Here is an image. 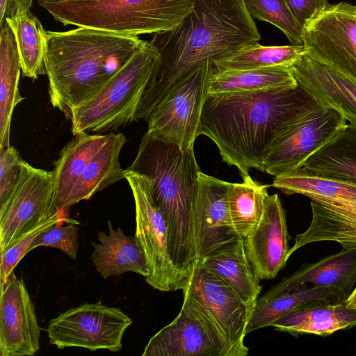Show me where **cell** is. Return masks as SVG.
Instances as JSON below:
<instances>
[{"label": "cell", "mask_w": 356, "mask_h": 356, "mask_svg": "<svg viewBox=\"0 0 356 356\" xmlns=\"http://www.w3.org/2000/svg\"><path fill=\"white\" fill-rule=\"evenodd\" d=\"M260 38L243 0H195L179 24L154 33L149 41L159 57L142 97L138 120L147 121L170 88L207 60L227 58Z\"/></svg>", "instance_id": "6da1fadb"}, {"label": "cell", "mask_w": 356, "mask_h": 356, "mask_svg": "<svg viewBox=\"0 0 356 356\" xmlns=\"http://www.w3.org/2000/svg\"><path fill=\"white\" fill-rule=\"evenodd\" d=\"M321 105L305 88H277L249 92L209 94L197 136L209 138L222 159L242 178L263 161L274 138L290 123Z\"/></svg>", "instance_id": "7a4b0ae2"}, {"label": "cell", "mask_w": 356, "mask_h": 356, "mask_svg": "<svg viewBox=\"0 0 356 356\" xmlns=\"http://www.w3.org/2000/svg\"><path fill=\"white\" fill-rule=\"evenodd\" d=\"M193 147L182 152L146 132L127 168L152 181L154 200L167 227L169 254L185 286L197 263L195 207L201 170Z\"/></svg>", "instance_id": "3957f363"}, {"label": "cell", "mask_w": 356, "mask_h": 356, "mask_svg": "<svg viewBox=\"0 0 356 356\" xmlns=\"http://www.w3.org/2000/svg\"><path fill=\"white\" fill-rule=\"evenodd\" d=\"M138 36L88 27L47 31L44 65L50 102L70 118L142 45Z\"/></svg>", "instance_id": "277c9868"}, {"label": "cell", "mask_w": 356, "mask_h": 356, "mask_svg": "<svg viewBox=\"0 0 356 356\" xmlns=\"http://www.w3.org/2000/svg\"><path fill=\"white\" fill-rule=\"evenodd\" d=\"M195 0H67L38 3L63 26L138 36L172 29Z\"/></svg>", "instance_id": "5b68a950"}, {"label": "cell", "mask_w": 356, "mask_h": 356, "mask_svg": "<svg viewBox=\"0 0 356 356\" xmlns=\"http://www.w3.org/2000/svg\"><path fill=\"white\" fill-rule=\"evenodd\" d=\"M159 54L144 40L131 58L93 95L71 111L72 132L102 134L138 120L143 94Z\"/></svg>", "instance_id": "8992f818"}, {"label": "cell", "mask_w": 356, "mask_h": 356, "mask_svg": "<svg viewBox=\"0 0 356 356\" xmlns=\"http://www.w3.org/2000/svg\"><path fill=\"white\" fill-rule=\"evenodd\" d=\"M213 72L209 60L177 82L149 114L147 133L182 152L194 146Z\"/></svg>", "instance_id": "52a82bcc"}, {"label": "cell", "mask_w": 356, "mask_h": 356, "mask_svg": "<svg viewBox=\"0 0 356 356\" xmlns=\"http://www.w3.org/2000/svg\"><path fill=\"white\" fill-rule=\"evenodd\" d=\"M124 175L135 202L134 236L143 250L149 268L146 282L161 291L183 289L185 284L169 254L167 227L154 202L151 179L128 169L124 170Z\"/></svg>", "instance_id": "ba28073f"}, {"label": "cell", "mask_w": 356, "mask_h": 356, "mask_svg": "<svg viewBox=\"0 0 356 356\" xmlns=\"http://www.w3.org/2000/svg\"><path fill=\"white\" fill-rule=\"evenodd\" d=\"M133 323L120 308L99 300L71 308L50 320L46 330L49 343L58 349L80 347L118 352L126 330Z\"/></svg>", "instance_id": "9c48e42d"}, {"label": "cell", "mask_w": 356, "mask_h": 356, "mask_svg": "<svg viewBox=\"0 0 356 356\" xmlns=\"http://www.w3.org/2000/svg\"><path fill=\"white\" fill-rule=\"evenodd\" d=\"M348 124L335 109L320 105L285 127L272 141L263 161L264 172L275 177L297 170Z\"/></svg>", "instance_id": "30bf717a"}, {"label": "cell", "mask_w": 356, "mask_h": 356, "mask_svg": "<svg viewBox=\"0 0 356 356\" xmlns=\"http://www.w3.org/2000/svg\"><path fill=\"white\" fill-rule=\"evenodd\" d=\"M215 325L225 339L230 356H246V328L252 310L221 278L197 262L182 289Z\"/></svg>", "instance_id": "8fae6325"}, {"label": "cell", "mask_w": 356, "mask_h": 356, "mask_svg": "<svg viewBox=\"0 0 356 356\" xmlns=\"http://www.w3.org/2000/svg\"><path fill=\"white\" fill-rule=\"evenodd\" d=\"M305 52L356 82V6L329 4L303 27Z\"/></svg>", "instance_id": "7c38bea8"}, {"label": "cell", "mask_w": 356, "mask_h": 356, "mask_svg": "<svg viewBox=\"0 0 356 356\" xmlns=\"http://www.w3.org/2000/svg\"><path fill=\"white\" fill-rule=\"evenodd\" d=\"M175 318L148 341L143 356H230L213 323L186 293Z\"/></svg>", "instance_id": "4fadbf2b"}, {"label": "cell", "mask_w": 356, "mask_h": 356, "mask_svg": "<svg viewBox=\"0 0 356 356\" xmlns=\"http://www.w3.org/2000/svg\"><path fill=\"white\" fill-rule=\"evenodd\" d=\"M54 196V172L25 161L13 196L0 209V252L56 214Z\"/></svg>", "instance_id": "5bb4252c"}, {"label": "cell", "mask_w": 356, "mask_h": 356, "mask_svg": "<svg viewBox=\"0 0 356 356\" xmlns=\"http://www.w3.org/2000/svg\"><path fill=\"white\" fill-rule=\"evenodd\" d=\"M40 327L22 279L13 272L1 282L0 355L31 356L40 349Z\"/></svg>", "instance_id": "9a60e30c"}, {"label": "cell", "mask_w": 356, "mask_h": 356, "mask_svg": "<svg viewBox=\"0 0 356 356\" xmlns=\"http://www.w3.org/2000/svg\"><path fill=\"white\" fill-rule=\"evenodd\" d=\"M195 207L197 261L241 238L234 231L228 207L230 182L199 174Z\"/></svg>", "instance_id": "2e32d148"}, {"label": "cell", "mask_w": 356, "mask_h": 356, "mask_svg": "<svg viewBox=\"0 0 356 356\" xmlns=\"http://www.w3.org/2000/svg\"><path fill=\"white\" fill-rule=\"evenodd\" d=\"M289 239L286 213L279 196L268 195L258 224L243 238L248 258L259 280L273 279L285 267Z\"/></svg>", "instance_id": "e0dca14e"}, {"label": "cell", "mask_w": 356, "mask_h": 356, "mask_svg": "<svg viewBox=\"0 0 356 356\" xmlns=\"http://www.w3.org/2000/svg\"><path fill=\"white\" fill-rule=\"evenodd\" d=\"M298 84L322 106L337 110L356 124V82L305 51L291 65Z\"/></svg>", "instance_id": "ac0fdd59"}, {"label": "cell", "mask_w": 356, "mask_h": 356, "mask_svg": "<svg viewBox=\"0 0 356 356\" xmlns=\"http://www.w3.org/2000/svg\"><path fill=\"white\" fill-rule=\"evenodd\" d=\"M307 284L327 288L345 302L356 284V248H343L315 263L303 264L261 297L269 298Z\"/></svg>", "instance_id": "d6986e66"}, {"label": "cell", "mask_w": 356, "mask_h": 356, "mask_svg": "<svg viewBox=\"0 0 356 356\" xmlns=\"http://www.w3.org/2000/svg\"><path fill=\"white\" fill-rule=\"evenodd\" d=\"M312 220L295 238L288 257L299 248L319 241H335L343 248H356V206L311 202Z\"/></svg>", "instance_id": "ffe728a7"}, {"label": "cell", "mask_w": 356, "mask_h": 356, "mask_svg": "<svg viewBox=\"0 0 356 356\" xmlns=\"http://www.w3.org/2000/svg\"><path fill=\"white\" fill-rule=\"evenodd\" d=\"M107 224L108 234L98 231L99 243H92L91 259L97 271L105 279L128 272L146 277L147 259L136 236H126L120 227L115 229L109 220Z\"/></svg>", "instance_id": "44dd1931"}, {"label": "cell", "mask_w": 356, "mask_h": 356, "mask_svg": "<svg viewBox=\"0 0 356 356\" xmlns=\"http://www.w3.org/2000/svg\"><path fill=\"white\" fill-rule=\"evenodd\" d=\"M127 142L121 133L108 134L106 141L73 186L63 208L64 215L68 216L70 209L75 204L89 200L96 193L124 178L119 156Z\"/></svg>", "instance_id": "7402d4cb"}, {"label": "cell", "mask_w": 356, "mask_h": 356, "mask_svg": "<svg viewBox=\"0 0 356 356\" xmlns=\"http://www.w3.org/2000/svg\"><path fill=\"white\" fill-rule=\"evenodd\" d=\"M296 171L356 184V124L348 123Z\"/></svg>", "instance_id": "603a6c76"}, {"label": "cell", "mask_w": 356, "mask_h": 356, "mask_svg": "<svg viewBox=\"0 0 356 356\" xmlns=\"http://www.w3.org/2000/svg\"><path fill=\"white\" fill-rule=\"evenodd\" d=\"M198 261L225 282L245 303L254 307L261 286L248 258L243 238L225 245Z\"/></svg>", "instance_id": "cb8c5ba5"}, {"label": "cell", "mask_w": 356, "mask_h": 356, "mask_svg": "<svg viewBox=\"0 0 356 356\" xmlns=\"http://www.w3.org/2000/svg\"><path fill=\"white\" fill-rule=\"evenodd\" d=\"M108 134L81 133L67 143L54 163V213H62L65 202L83 170L102 147Z\"/></svg>", "instance_id": "d4e9b609"}, {"label": "cell", "mask_w": 356, "mask_h": 356, "mask_svg": "<svg viewBox=\"0 0 356 356\" xmlns=\"http://www.w3.org/2000/svg\"><path fill=\"white\" fill-rule=\"evenodd\" d=\"M271 326L293 335L327 336L356 326V309L348 308L344 302L322 305L289 312Z\"/></svg>", "instance_id": "484cf974"}, {"label": "cell", "mask_w": 356, "mask_h": 356, "mask_svg": "<svg viewBox=\"0 0 356 356\" xmlns=\"http://www.w3.org/2000/svg\"><path fill=\"white\" fill-rule=\"evenodd\" d=\"M343 302L330 289L302 284L291 291L257 299L247 325L246 334L272 323L283 315L298 309Z\"/></svg>", "instance_id": "4316f807"}, {"label": "cell", "mask_w": 356, "mask_h": 356, "mask_svg": "<svg viewBox=\"0 0 356 356\" xmlns=\"http://www.w3.org/2000/svg\"><path fill=\"white\" fill-rule=\"evenodd\" d=\"M21 70L16 42L6 22L0 26V149L10 146L13 113L24 99L19 90Z\"/></svg>", "instance_id": "83f0119b"}, {"label": "cell", "mask_w": 356, "mask_h": 356, "mask_svg": "<svg viewBox=\"0 0 356 356\" xmlns=\"http://www.w3.org/2000/svg\"><path fill=\"white\" fill-rule=\"evenodd\" d=\"M6 22L13 33L24 76L35 80L46 74L47 31L38 18L30 9L19 7Z\"/></svg>", "instance_id": "f1b7e54d"}, {"label": "cell", "mask_w": 356, "mask_h": 356, "mask_svg": "<svg viewBox=\"0 0 356 356\" xmlns=\"http://www.w3.org/2000/svg\"><path fill=\"white\" fill-rule=\"evenodd\" d=\"M290 66L213 72L209 94L249 92L297 85Z\"/></svg>", "instance_id": "f546056e"}, {"label": "cell", "mask_w": 356, "mask_h": 356, "mask_svg": "<svg viewBox=\"0 0 356 356\" xmlns=\"http://www.w3.org/2000/svg\"><path fill=\"white\" fill-rule=\"evenodd\" d=\"M272 186L286 195H304L317 202L356 206V184L292 171L276 176Z\"/></svg>", "instance_id": "4dcf8cb0"}, {"label": "cell", "mask_w": 356, "mask_h": 356, "mask_svg": "<svg viewBox=\"0 0 356 356\" xmlns=\"http://www.w3.org/2000/svg\"><path fill=\"white\" fill-rule=\"evenodd\" d=\"M241 183H230L228 207L232 227L242 238L250 234L258 224L268 195L269 185L261 184L250 175Z\"/></svg>", "instance_id": "1f68e13d"}, {"label": "cell", "mask_w": 356, "mask_h": 356, "mask_svg": "<svg viewBox=\"0 0 356 356\" xmlns=\"http://www.w3.org/2000/svg\"><path fill=\"white\" fill-rule=\"evenodd\" d=\"M305 51L303 44L263 46L257 43L241 48L227 58L213 61V72L290 66Z\"/></svg>", "instance_id": "d6a6232c"}, {"label": "cell", "mask_w": 356, "mask_h": 356, "mask_svg": "<svg viewBox=\"0 0 356 356\" xmlns=\"http://www.w3.org/2000/svg\"><path fill=\"white\" fill-rule=\"evenodd\" d=\"M243 3L252 19L272 24L293 44H302L303 27L296 19L285 0H243Z\"/></svg>", "instance_id": "836d02e7"}, {"label": "cell", "mask_w": 356, "mask_h": 356, "mask_svg": "<svg viewBox=\"0 0 356 356\" xmlns=\"http://www.w3.org/2000/svg\"><path fill=\"white\" fill-rule=\"evenodd\" d=\"M74 223L79 225L76 220L57 213L47 221L40 224L27 232L24 236L1 252L0 278L1 282H6L13 272L15 267L20 260L29 252V248L35 238L43 231L58 223Z\"/></svg>", "instance_id": "e575fe53"}, {"label": "cell", "mask_w": 356, "mask_h": 356, "mask_svg": "<svg viewBox=\"0 0 356 356\" xmlns=\"http://www.w3.org/2000/svg\"><path fill=\"white\" fill-rule=\"evenodd\" d=\"M63 224H56L38 234L31 244L29 252L40 246L53 247L75 261L79 248L77 225L69 223L63 227Z\"/></svg>", "instance_id": "d590c367"}, {"label": "cell", "mask_w": 356, "mask_h": 356, "mask_svg": "<svg viewBox=\"0 0 356 356\" xmlns=\"http://www.w3.org/2000/svg\"><path fill=\"white\" fill-rule=\"evenodd\" d=\"M24 162L13 146L0 149V209L13 196L20 180Z\"/></svg>", "instance_id": "8d00e7d4"}, {"label": "cell", "mask_w": 356, "mask_h": 356, "mask_svg": "<svg viewBox=\"0 0 356 356\" xmlns=\"http://www.w3.org/2000/svg\"><path fill=\"white\" fill-rule=\"evenodd\" d=\"M291 13L304 27L328 5L327 0H285Z\"/></svg>", "instance_id": "74e56055"}, {"label": "cell", "mask_w": 356, "mask_h": 356, "mask_svg": "<svg viewBox=\"0 0 356 356\" xmlns=\"http://www.w3.org/2000/svg\"><path fill=\"white\" fill-rule=\"evenodd\" d=\"M344 302L348 308L356 309V286L350 296Z\"/></svg>", "instance_id": "f35d334b"}, {"label": "cell", "mask_w": 356, "mask_h": 356, "mask_svg": "<svg viewBox=\"0 0 356 356\" xmlns=\"http://www.w3.org/2000/svg\"><path fill=\"white\" fill-rule=\"evenodd\" d=\"M8 0H0V19H2L7 6H8Z\"/></svg>", "instance_id": "ab89813d"}, {"label": "cell", "mask_w": 356, "mask_h": 356, "mask_svg": "<svg viewBox=\"0 0 356 356\" xmlns=\"http://www.w3.org/2000/svg\"><path fill=\"white\" fill-rule=\"evenodd\" d=\"M63 1H67V0H36L38 3H40L42 2Z\"/></svg>", "instance_id": "60d3db41"}]
</instances>
